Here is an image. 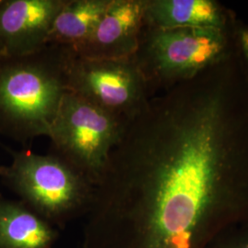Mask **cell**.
Returning <instances> with one entry per match:
<instances>
[{
    "instance_id": "6da1fadb",
    "label": "cell",
    "mask_w": 248,
    "mask_h": 248,
    "mask_svg": "<svg viewBox=\"0 0 248 248\" xmlns=\"http://www.w3.org/2000/svg\"><path fill=\"white\" fill-rule=\"evenodd\" d=\"M82 248H206L248 222V78L234 52L152 97L94 186Z\"/></svg>"
},
{
    "instance_id": "7a4b0ae2",
    "label": "cell",
    "mask_w": 248,
    "mask_h": 248,
    "mask_svg": "<svg viewBox=\"0 0 248 248\" xmlns=\"http://www.w3.org/2000/svg\"><path fill=\"white\" fill-rule=\"evenodd\" d=\"M75 52L48 45L35 53L0 56V135L25 144L49 136Z\"/></svg>"
},
{
    "instance_id": "3957f363",
    "label": "cell",
    "mask_w": 248,
    "mask_h": 248,
    "mask_svg": "<svg viewBox=\"0 0 248 248\" xmlns=\"http://www.w3.org/2000/svg\"><path fill=\"white\" fill-rule=\"evenodd\" d=\"M231 30L144 25L133 56L151 98L226 58L233 51Z\"/></svg>"
},
{
    "instance_id": "277c9868",
    "label": "cell",
    "mask_w": 248,
    "mask_h": 248,
    "mask_svg": "<svg viewBox=\"0 0 248 248\" xmlns=\"http://www.w3.org/2000/svg\"><path fill=\"white\" fill-rule=\"evenodd\" d=\"M128 121L67 92L50 129L54 155L95 186L111 151L122 140Z\"/></svg>"
},
{
    "instance_id": "5b68a950",
    "label": "cell",
    "mask_w": 248,
    "mask_h": 248,
    "mask_svg": "<svg viewBox=\"0 0 248 248\" xmlns=\"http://www.w3.org/2000/svg\"><path fill=\"white\" fill-rule=\"evenodd\" d=\"M5 183L38 215L62 221L88 210L94 186L69 164L53 154L13 153L8 168H0Z\"/></svg>"
},
{
    "instance_id": "8992f818",
    "label": "cell",
    "mask_w": 248,
    "mask_h": 248,
    "mask_svg": "<svg viewBox=\"0 0 248 248\" xmlns=\"http://www.w3.org/2000/svg\"><path fill=\"white\" fill-rule=\"evenodd\" d=\"M68 91L130 122L151 98L134 56L91 59L75 53L68 68Z\"/></svg>"
},
{
    "instance_id": "52a82bcc",
    "label": "cell",
    "mask_w": 248,
    "mask_h": 248,
    "mask_svg": "<svg viewBox=\"0 0 248 248\" xmlns=\"http://www.w3.org/2000/svg\"><path fill=\"white\" fill-rule=\"evenodd\" d=\"M65 0H1L0 56L35 53L48 45L53 19Z\"/></svg>"
},
{
    "instance_id": "ba28073f",
    "label": "cell",
    "mask_w": 248,
    "mask_h": 248,
    "mask_svg": "<svg viewBox=\"0 0 248 248\" xmlns=\"http://www.w3.org/2000/svg\"><path fill=\"white\" fill-rule=\"evenodd\" d=\"M146 0H111L87 42L76 54L91 59L133 56L144 27Z\"/></svg>"
},
{
    "instance_id": "9c48e42d",
    "label": "cell",
    "mask_w": 248,
    "mask_h": 248,
    "mask_svg": "<svg viewBox=\"0 0 248 248\" xmlns=\"http://www.w3.org/2000/svg\"><path fill=\"white\" fill-rule=\"evenodd\" d=\"M236 17L215 0H146L144 25L230 30Z\"/></svg>"
},
{
    "instance_id": "30bf717a",
    "label": "cell",
    "mask_w": 248,
    "mask_h": 248,
    "mask_svg": "<svg viewBox=\"0 0 248 248\" xmlns=\"http://www.w3.org/2000/svg\"><path fill=\"white\" fill-rule=\"evenodd\" d=\"M55 235L27 205L0 197V248H51Z\"/></svg>"
},
{
    "instance_id": "8fae6325",
    "label": "cell",
    "mask_w": 248,
    "mask_h": 248,
    "mask_svg": "<svg viewBox=\"0 0 248 248\" xmlns=\"http://www.w3.org/2000/svg\"><path fill=\"white\" fill-rule=\"evenodd\" d=\"M111 0H65L53 19L48 45L62 46L75 53L89 39Z\"/></svg>"
},
{
    "instance_id": "7c38bea8",
    "label": "cell",
    "mask_w": 248,
    "mask_h": 248,
    "mask_svg": "<svg viewBox=\"0 0 248 248\" xmlns=\"http://www.w3.org/2000/svg\"><path fill=\"white\" fill-rule=\"evenodd\" d=\"M206 248H248V222L222 231Z\"/></svg>"
},
{
    "instance_id": "4fadbf2b",
    "label": "cell",
    "mask_w": 248,
    "mask_h": 248,
    "mask_svg": "<svg viewBox=\"0 0 248 248\" xmlns=\"http://www.w3.org/2000/svg\"><path fill=\"white\" fill-rule=\"evenodd\" d=\"M231 34L234 53L248 78V23L236 18L232 26Z\"/></svg>"
},
{
    "instance_id": "5bb4252c",
    "label": "cell",
    "mask_w": 248,
    "mask_h": 248,
    "mask_svg": "<svg viewBox=\"0 0 248 248\" xmlns=\"http://www.w3.org/2000/svg\"><path fill=\"white\" fill-rule=\"evenodd\" d=\"M0 2H1V0H0Z\"/></svg>"
}]
</instances>
